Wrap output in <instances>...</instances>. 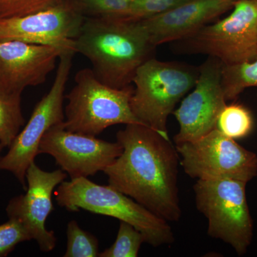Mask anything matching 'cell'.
<instances>
[{"mask_svg": "<svg viewBox=\"0 0 257 257\" xmlns=\"http://www.w3.org/2000/svg\"><path fill=\"white\" fill-rule=\"evenodd\" d=\"M66 50H69L15 40L0 41V90L23 93L25 88L46 82Z\"/></svg>", "mask_w": 257, "mask_h": 257, "instance_id": "obj_14", "label": "cell"}, {"mask_svg": "<svg viewBox=\"0 0 257 257\" xmlns=\"http://www.w3.org/2000/svg\"><path fill=\"white\" fill-rule=\"evenodd\" d=\"M155 48L141 21L122 18H86L74 40L76 53L91 62L96 78L116 89L131 85Z\"/></svg>", "mask_w": 257, "mask_h": 257, "instance_id": "obj_2", "label": "cell"}, {"mask_svg": "<svg viewBox=\"0 0 257 257\" xmlns=\"http://www.w3.org/2000/svg\"><path fill=\"white\" fill-rule=\"evenodd\" d=\"M67 177L62 170L45 172L32 162L26 172V194L13 198L7 207L9 219L20 221L45 252L52 251L57 243L55 232L46 229L47 217L54 210L52 193Z\"/></svg>", "mask_w": 257, "mask_h": 257, "instance_id": "obj_13", "label": "cell"}, {"mask_svg": "<svg viewBox=\"0 0 257 257\" xmlns=\"http://www.w3.org/2000/svg\"><path fill=\"white\" fill-rule=\"evenodd\" d=\"M84 19L68 0L32 14L0 19V41L15 40L75 51L74 40Z\"/></svg>", "mask_w": 257, "mask_h": 257, "instance_id": "obj_12", "label": "cell"}, {"mask_svg": "<svg viewBox=\"0 0 257 257\" xmlns=\"http://www.w3.org/2000/svg\"><path fill=\"white\" fill-rule=\"evenodd\" d=\"M199 67L152 57L137 70L130 106L141 124L169 138L167 120L175 106L194 88Z\"/></svg>", "mask_w": 257, "mask_h": 257, "instance_id": "obj_4", "label": "cell"}, {"mask_svg": "<svg viewBox=\"0 0 257 257\" xmlns=\"http://www.w3.org/2000/svg\"><path fill=\"white\" fill-rule=\"evenodd\" d=\"M40 154H48L71 179L87 177L104 172L121 155L119 143H109L96 137L72 133L63 122L49 128L39 147Z\"/></svg>", "mask_w": 257, "mask_h": 257, "instance_id": "obj_10", "label": "cell"}, {"mask_svg": "<svg viewBox=\"0 0 257 257\" xmlns=\"http://www.w3.org/2000/svg\"><path fill=\"white\" fill-rule=\"evenodd\" d=\"M75 54L74 50H66L60 55L50 90L35 106L30 120L10 145L8 153L0 157V170L12 172L25 190L27 170L40 155L42 138L49 128L64 121V92Z\"/></svg>", "mask_w": 257, "mask_h": 257, "instance_id": "obj_8", "label": "cell"}, {"mask_svg": "<svg viewBox=\"0 0 257 257\" xmlns=\"http://www.w3.org/2000/svg\"><path fill=\"white\" fill-rule=\"evenodd\" d=\"M189 0H134L126 20H140L162 14L184 4Z\"/></svg>", "mask_w": 257, "mask_h": 257, "instance_id": "obj_23", "label": "cell"}, {"mask_svg": "<svg viewBox=\"0 0 257 257\" xmlns=\"http://www.w3.org/2000/svg\"><path fill=\"white\" fill-rule=\"evenodd\" d=\"M23 225L14 219L0 225V256L9 254L18 243L31 240Z\"/></svg>", "mask_w": 257, "mask_h": 257, "instance_id": "obj_24", "label": "cell"}, {"mask_svg": "<svg viewBox=\"0 0 257 257\" xmlns=\"http://www.w3.org/2000/svg\"><path fill=\"white\" fill-rule=\"evenodd\" d=\"M67 249L64 257L99 256V241L97 238L79 227L77 221L67 224Z\"/></svg>", "mask_w": 257, "mask_h": 257, "instance_id": "obj_21", "label": "cell"}, {"mask_svg": "<svg viewBox=\"0 0 257 257\" xmlns=\"http://www.w3.org/2000/svg\"><path fill=\"white\" fill-rule=\"evenodd\" d=\"M122 152L104 170L109 185L165 219L182 216L178 175L180 157L170 139L142 124L116 133Z\"/></svg>", "mask_w": 257, "mask_h": 257, "instance_id": "obj_1", "label": "cell"}, {"mask_svg": "<svg viewBox=\"0 0 257 257\" xmlns=\"http://www.w3.org/2000/svg\"><path fill=\"white\" fill-rule=\"evenodd\" d=\"M221 67L220 61L211 57L199 67L194 89L173 112L179 124L174 138L176 145L196 141L216 128L219 114L226 105Z\"/></svg>", "mask_w": 257, "mask_h": 257, "instance_id": "obj_11", "label": "cell"}, {"mask_svg": "<svg viewBox=\"0 0 257 257\" xmlns=\"http://www.w3.org/2000/svg\"><path fill=\"white\" fill-rule=\"evenodd\" d=\"M180 165L200 180L229 179L248 183L257 176V155L217 128L203 138L176 145Z\"/></svg>", "mask_w": 257, "mask_h": 257, "instance_id": "obj_9", "label": "cell"}, {"mask_svg": "<svg viewBox=\"0 0 257 257\" xmlns=\"http://www.w3.org/2000/svg\"><path fill=\"white\" fill-rule=\"evenodd\" d=\"M55 194L57 204L67 210L84 209L133 225L143 234L145 243L154 247L175 241V234L168 221L110 185H99L87 177H79L64 181Z\"/></svg>", "mask_w": 257, "mask_h": 257, "instance_id": "obj_3", "label": "cell"}, {"mask_svg": "<svg viewBox=\"0 0 257 257\" xmlns=\"http://www.w3.org/2000/svg\"><path fill=\"white\" fill-rule=\"evenodd\" d=\"M236 0H189L175 9L140 20L150 41L157 47L177 42L232 9Z\"/></svg>", "mask_w": 257, "mask_h": 257, "instance_id": "obj_15", "label": "cell"}, {"mask_svg": "<svg viewBox=\"0 0 257 257\" xmlns=\"http://www.w3.org/2000/svg\"><path fill=\"white\" fill-rule=\"evenodd\" d=\"M221 82L226 101L236 99L246 88L257 87V56L250 62L222 64Z\"/></svg>", "mask_w": 257, "mask_h": 257, "instance_id": "obj_17", "label": "cell"}, {"mask_svg": "<svg viewBox=\"0 0 257 257\" xmlns=\"http://www.w3.org/2000/svg\"><path fill=\"white\" fill-rule=\"evenodd\" d=\"M253 118L246 106L239 104H226L219 114L216 128L225 136L239 140L252 132Z\"/></svg>", "mask_w": 257, "mask_h": 257, "instance_id": "obj_18", "label": "cell"}, {"mask_svg": "<svg viewBox=\"0 0 257 257\" xmlns=\"http://www.w3.org/2000/svg\"><path fill=\"white\" fill-rule=\"evenodd\" d=\"M84 18H126L134 0H71Z\"/></svg>", "mask_w": 257, "mask_h": 257, "instance_id": "obj_19", "label": "cell"}, {"mask_svg": "<svg viewBox=\"0 0 257 257\" xmlns=\"http://www.w3.org/2000/svg\"><path fill=\"white\" fill-rule=\"evenodd\" d=\"M256 1H257V0H256Z\"/></svg>", "mask_w": 257, "mask_h": 257, "instance_id": "obj_26", "label": "cell"}, {"mask_svg": "<svg viewBox=\"0 0 257 257\" xmlns=\"http://www.w3.org/2000/svg\"><path fill=\"white\" fill-rule=\"evenodd\" d=\"M22 94L0 90V143L4 147H10L25 124Z\"/></svg>", "mask_w": 257, "mask_h": 257, "instance_id": "obj_16", "label": "cell"}, {"mask_svg": "<svg viewBox=\"0 0 257 257\" xmlns=\"http://www.w3.org/2000/svg\"><path fill=\"white\" fill-rule=\"evenodd\" d=\"M179 52L218 59L224 65L250 62L257 56V1L236 0L223 20L177 42Z\"/></svg>", "mask_w": 257, "mask_h": 257, "instance_id": "obj_7", "label": "cell"}, {"mask_svg": "<svg viewBox=\"0 0 257 257\" xmlns=\"http://www.w3.org/2000/svg\"><path fill=\"white\" fill-rule=\"evenodd\" d=\"M3 148H4V147H3V145L0 143V154H1L2 151H3Z\"/></svg>", "mask_w": 257, "mask_h": 257, "instance_id": "obj_25", "label": "cell"}, {"mask_svg": "<svg viewBox=\"0 0 257 257\" xmlns=\"http://www.w3.org/2000/svg\"><path fill=\"white\" fill-rule=\"evenodd\" d=\"M68 0H0V19L32 14Z\"/></svg>", "mask_w": 257, "mask_h": 257, "instance_id": "obj_22", "label": "cell"}, {"mask_svg": "<svg viewBox=\"0 0 257 257\" xmlns=\"http://www.w3.org/2000/svg\"><path fill=\"white\" fill-rule=\"evenodd\" d=\"M74 80L75 85L65 95L68 100L64 108L66 130L96 137L113 125L141 124L130 106L133 86L122 89L109 87L89 68L79 70Z\"/></svg>", "mask_w": 257, "mask_h": 257, "instance_id": "obj_5", "label": "cell"}, {"mask_svg": "<svg viewBox=\"0 0 257 257\" xmlns=\"http://www.w3.org/2000/svg\"><path fill=\"white\" fill-rule=\"evenodd\" d=\"M145 243L143 234L135 226L120 221L116 241L109 248L99 253L100 257H137L142 244Z\"/></svg>", "mask_w": 257, "mask_h": 257, "instance_id": "obj_20", "label": "cell"}, {"mask_svg": "<svg viewBox=\"0 0 257 257\" xmlns=\"http://www.w3.org/2000/svg\"><path fill=\"white\" fill-rule=\"evenodd\" d=\"M246 184L235 179H198L194 186L198 211L208 220V234L229 244L239 256L246 253L253 238Z\"/></svg>", "mask_w": 257, "mask_h": 257, "instance_id": "obj_6", "label": "cell"}]
</instances>
